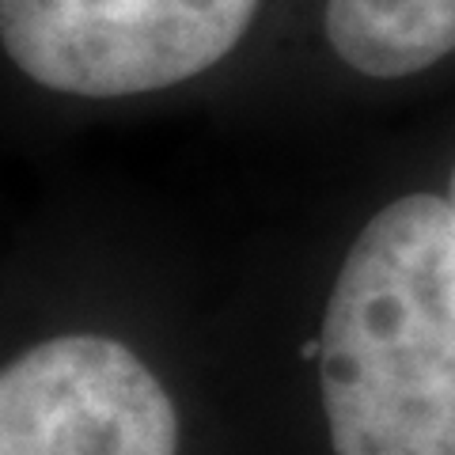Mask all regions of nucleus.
<instances>
[{"instance_id": "obj_1", "label": "nucleus", "mask_w": 455, "mask_h": 455, "mask_svg": "<svg viewBox=\"0 0 455 455\" xmlns=\"http://www.w3.org/2000/svg\"><path fill=\"white\" fill-rule=\"evenodd\" d=\"M334 455H455V212L406 194L349 247L319 334Z\"/></svg>"}, {"instance_id": "obj_2", "label": "nucleus", "mask_w": 455, "mask_h": 455, "mask_svg": "<svg viewBox=\"0 0 455 455\" xmlns=\"http://www.w3.org/2000/svg\"><path fill=\"white\" fill-rule=\"evenodd\" d=\"M262 0H0V42L50 92H164L235 50Z\"/></svg>"}, {"instance_id": "obj_4", "label": "nucleus", "mask_w": 455, "mask_h": 455, "mask_svg": "<svg viewBox=\"0 0 455 455\" xmlns=\"http://www.w3.org/2000/svg\"><path fill=\"white\" fill-rule=\"evenodd\" d=\"M323 31L353 73L414 76L455 53V0H326Z\"/></svg>"}, {"instance_id": "obj_3", "label": "nucleus", "mask_w": 455, "mask_h": 455, "mask_svg": "<svg viewBox=\"0 0 455 455\" xmlns=\"http://www.w3.org/2000/svg\"><path fill=\"white\" fill-rule=\"evenodd\" d=\"M0 455H179V414L122 341L61 334L0 376Z\"/></svg>"}, {"instance_id": "obj_5", "label": "nucleus", "mask_w": 455, "mask_h": 455, "mask_svg": "<svg viewBox=\"0 0 455 455\" xmlns=\"http://www.w3.org/2000/svg\"><path fill=\"white\" fill-rule=\"evenodd\" d=\"M448 202H451V212H455V171H451V187H448Z\"/></svg>"}]
</instances>
